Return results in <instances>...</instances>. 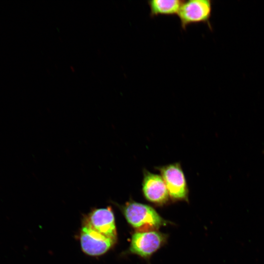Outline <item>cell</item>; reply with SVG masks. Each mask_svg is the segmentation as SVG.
<instances>
[{
  "label": "cell",
  "instance_id": "6da1fadb",
  "mask_svg": "<svg viewBox=\"0 0 264 264\" xmlns=\"http://www.w3.org/2000/svg\"><path fill=\"white\" fill-rule=\"evenodd\" d=\"M121 208L128 222L139 232L154 231L167 224V221L148 205L131 200Z\"/></svg>",
  "mask_w": 264,
  "mask_h": 264
},
{
  "label": "cell",
  "instance_id": "7a4b0ae2",
  "mask_svg": "<svg viewBox=\"0 0 264 264\" xmlns=\"http://www.w3.org/2000/svg\"><path fill=\"white\" fill-rule=\"evenodd\" d=\"M212 11V1L210 0H184L177 14L181 29L185 30L190 25L203 23L211 30Z\"/></svg>",
  "mask_w": 264,
  "mask_h": 264
},
{
  "label": "cell",
  "instance_id": "3957f363",
  "mask_svg": "<svg viewBox=\"0 0 264 264\" xmlns=\"http://www.w3.org/2000/svg\"><path fill=\"white\" fill-rule=\"evenodd\" d=\"M161 175L170 197L174 200H188V188L185 175L179 162L155 167Z\"/></svg>",
  "mask_w": 264,
  "mask_h": 264
},
{
  "label": "cell",
  "instance_id": "277c9868",
  "mask_svg": "<svg viewBox=\"0 0 264 264\" xmlns=\"http://www.w3.org/2000/svg\"><path fill=\"white\" fill-rule=\"evenodd\" d=\"M80 239L83 251L92 256L106 253L116 240L95 230L85 221L81 228Z\"/></svg>",
  "mask_w": 264,
  "mask_h": 264
},
{
  "label": "cell",
  "instance_id": "5b68a950",
  "mask_svg": "<svg viewBox=\"0 0 264 264\" xmlns=\"http://www.w3.org/2000/svg\"><path fill=\"white\" fill-rule=\"evenodd\" d=\"M166 239L165 235L155 230L138 231L132 237L129 251L147 259L165 243Z\"/></svg>",
  "mask_w": 264,
  "mask_h": 264
},
{
  "label": "cell",
  "instance_id": "8992f818",
  "mask_svg": "<svg viewBox=\"0 0 264 264\" xmlns=\"http://www.w3.org/2000/svg\"><path fill=\"white\" fill-rule=\"evenodd\" d=\"M143 175L142 191L145 198L157 205L166 204L170 196L161 176L145 169L143 170Z\"/></svg>",
  "mask_w": 264,
  "mask_h": 264
},
{
  "label": "cell",
  "instance_id": "52a82bcc",
  "mask_svg": "<svg viewBox=\"0 0 264 264\" xmlns=\"http://www.w3.org/2000/svg\"><path fill=\"white\" fill-rule=\"evenodd\" d=\"M84 221L95 230L110 237L116 239L114 213L110 207L92 210Z\"/></svg>",
  "mask_w": 264,
  "mask_h": 264
},
{
  "label": "cell",
  "instance_id": "ba28073f",
  "mask_svg": "<svg viewBox=\"0 0 264 264\" xmlns=\"http://www.w3.org/2000/svg\"><path fill=\"white\" fill-rule=\"evenodd\" d=\"M184 2L181 0H152L147 1L151 18L159 15L173 16L177 15Z\"/></svg>",
  "mask_w": 264,
  "mask_h": 264
}]
</instances>
